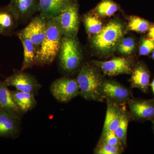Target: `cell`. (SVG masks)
Instances as JSON below:
<instances>
[{
	"label": "cell",
	"mask_w": 154,
	"mask_h": 154,
	"mask_svg": "<svg viewBox=\"0 0 154 154\" xmlns=\"http://www.w3.org/2000/svg\"><path fill=\"white\" fill-rule=\"evenodd\" d=\"M63 35L53 19L48 20L45 37L36 52L35 65L50 64L58 55Z\"/></svg>",
	"instance_id": "6da1fadb"
},
{
	"label": "cell",
	"mask_w": 154,
	"mask_h": 154,
	"mask_svg": "<svg viewBox=\"0 0 154 154\" xmlns=\"http://www.w3.org/2000/svg\"><path fill=\"white\" fill-rule=\"evenodd\" d=\"M80 95L87 100L102 101L104 96L102 92V79L96 69L89 65L83 66L77 78Z\"/></svg>",
	"instance_id": "7a4b0ae2"
},
{
	"label": "cell",
	"mask_w": 154,
	"mask_h": 154,
	"mask_svg": "<svg viewBox=\"0 0 154 154\" xmlns=\"http://www.w3.org/2000/svg\"><path fill=\"white\" fill-rule=\"evenodd\" d=\"M58 55L60 65L64 71L72 72L79 68L82 54L76 36H63Z\"/></svg>",
	"instance_id": "3957f363"
},
{
	"label": "cell",
	"mask_w": 154,
	"mask_h": 154,
	"mask_svg": "<svg viewBox=\"0 0 154 154\" xmlns=\"http://www.w3.org/2000/svg\"><path fill=\"white\" fill-rule=\"evenodd\" d=\"M123 34V27L120 23L113 21L102 28L92 39L94 47L103 53L110 52L116 47Z\"/></svg>",
	"instance_id": "277c9868"
},
{
	"label": "cell",
	"mask_w": 154,
	"mask_h": 154,
	"mask_svg": "<svg viewBox=\"0 0 154 154\" xmlns=\"http://www.w3.org/2000/svg\"><path fill=\"white\" fill-rule=\"evenodd\" d=\"M52 19L63 36H76L79 24V7L76 0Z\"/></svg>",
	"instance_id": "5b68a950"
},
{
	"label": "cell",
	"mask_w": 154,
	"mask_h": 154,
	"mask_svg": "<svg viewBox=\"0 0 154 154\" xmlns=\"http://www.w3.org/2000/svg\"><path fill=\"white\" fill-rule=\"evenodd\" d=\"M7 87L12 86L18 91L37 95L41 88V85L36 78L28 73L14 69V73L6 78L3 82Z\"/></svg>",
	"instance_id": "8992f818"
},
{
	"label": "cell",
	"mask_w": 154,
	"mask_h": 154,
	"mask_svg": "<svg viewBox=\"0 0 154 154\" xmlns=\"http://www.w3.org/2000/svg\"><path fill=\"white\" fill-rule=\"evenodd\" d=\"M50 91L57 101L66 102L80 94V89L76 79L69 78H60L51 84Z\"/></svg>",
	"instance_id": "52a82bcc"
},
{
	"label": "cell",
	"mask_w": 154,
	"mask_h": 154,
	"mask_svg": "<svg viewBox=\"0 0 154 154\" xmlns=\"http://www.w3.org/2000/svg\"><path fill=\"white\" fill-rule=\"evenodd\" d=\"M47 22L48 19L39 14L34 17L25 28L18 33L30 39L34 44L37 51L45 37Z\"/></svg>",
	"instance_id": "ba28073f"
},
{
	"label": "cell",
	"mask_w": 154,
	"mask_h": 154,
	"mask_svg": "<svg viewBox=\"0 0 154 154\" xmlns=\"http://www.w3.org/2000/svg\"><path fill=\"white\" fill-rule=\"evenodd\" d=\"M95 64L107 75L127 74L132 72L131 62L124 57L115 58L106 61H96Z\"/></svg>",
	"instance_id": "9c48e42d"
},
{
	"label": "cell",
	"mask_w": 154,
	"mask_h": 154,
	"mask_svg": "<svg viewBox=\"0 0 154 154\" xmlns=\"http://www.w3.org/2000/svg\"><path fill=\"white\" fill-rule=\"evenodd\" d=\"M21 121L0 108V137H18L21 131Z\"/></svg>",
	"instance_id": "30bf717a"
},
{
	"label": "cell",
	"mask_w": 154,
	"mask_h": 154,
	"mask_svg": "<svg viewBox=\"0 0 154 154\" xmlns=\"http://www.w3.org/2000/svg\"><path fill=\"white\" fill-rule=\"evenodd\" d=\"M19 21L10 3L8 5L0 7V34L11 36L17 28Z\"/></svg>",
	"instance_id": "8fae6325"
},
{
	"label": "cell",
	"mask_w": 154,
	"mask_h": 154,
	"mask_svg": "<svg viewBox=\"0 0 154 154\" xmlns=\"http://www.w3.org/2000/svg\"><path fill=\"white\" fill-rule=\"evenodd\" d=\"M75 0H38V12L48 20L56 17Z\"/></svg>",
	"instance_id": "7c38bea8"
},
{
	"label": "cell",
	"mask_w": 154,
	"mask_h": 154,
	"mask_svg": "<svg viewBox=\"0 0 154 154\" xmlns=\"http://www.w3.org/2000/svg\"><path fill=\"white\" fill-rule=\"evenodd\" d=\"M102 92L104 97L117 102H123L129 99L130 92L119 83L111 81L103 82Z\"/></svg>",
	"instance_id": "4fadbf2b"
},
{
	"label": "cell",
	"mask_w": 154,
	"mask_h": 154,
	"mask_svg": "<svg viewBox=\"0 0 154 154\" xmlns=\"http://www.w3.org/2000/svg\"><path fill=\"white\" fill-rule=\"evenodd\" d=\"M128 104L131 114L135 118L144 120L154 118V99L131 100Z\"/></svg>",
	"instance_id": "5bb4252c"
},
{
	"label": "cell",
	"mask_w": 154,
	"mask_h": 154,
	"mask_svg": "<svg viewBox=\"0 0 154 154\" xmlns=\"http://www.w3.org/2000/svg\"><path fill=\"white\" fill-rule=\"evenodd\" d=\"M0 108L14 118L21 120L22 114L21 110L14 102L11 91L0 81Z\"/></svg>",
	"instance_id": "9a60e30c"
},
{
	"label": "cell",
	"mask_w": 154,
	"mask_h": 154,
	"mask_svg": "<svg viewBox=\"0 0 154 154\" xmlns=\"http://www.w3.org/2000/svg\"><path fill=\"white\" fill-rule=\"evenodd\" d=\"M107 112L102 134L109 131H115L121 121L123 111L111 100L107 99Z\"/></svg>",
	"instance_id": "2e32d148"
},
{
	"label": "cell",
	"mask_w": 154,
	"mask_h": 154,
	"mask_svg": "<svg viewBox=\"0 0 154 154\" xmlns=\"http://www.w3.org/2000/svg\"><path fill=\"white\" fill-rule=\"evenodd\" d=\"M10 5L19 20H25L38 12V0H11Z\"/></svg>",
	"instance_id": "e0dca14e"
},
{
	"label": "cell",
	"mask_w": 154,
	"mask_h": 154,
	"mask_svg": "<svg viewBox=\"0 0 154 154\" xmlns=\"http://www.w3.org/2000/svg\"><path fill=\"white\" fill-rule=\"evenodd\" d=\"M150 74L148 70L143 65H138L133 72L131 78V86L146 93L149 86Z\"/></svg>",
	"instance_id": "ac0fdd59"
},
{
	"label": "cell",
	"mask_w": 154,
	"mask_h": 154,
	"mask_svg": "<svg viewBox=\"0 0 154 154\" xmlns=\"http://www.w3.org/2000/svg\"><path fill=\"white\" fill-rule=\"evenodd\" d=\"M11 92L14 102L23 114L32 110L37 105L35 95L33 94L17 90Z\"/></svg>",
	"instance_id": "d6986e66"
},
{
	"label": "cell",
	"mask_w": 154,
	"mask_h": 154,
	"mask_svg": "<svg viewBox=\"0 0 154 154\" xmlns=\"http://www.w3.org/2000/svg\"><path fill=\"white\" fill-rule=\"evenodd\" d=\"M17 36L22 42L24 49V59L21 70L24 71L32 67L35 65L37 50L33 42L29 38L18 33Z\"/></svg>",
	"instance_id": "ffe728a7"
},
{
	"label": "cell",
	"mask_w": 154,
	"mask_h": 154,
	"mask_svg": "<svg viewBox=\"0 0 154 154\" xmlns=\"http://www.w3.org/2000/svg\"><path fill=\"white\" fill-rule=\"evenodd\" d=\"M118 7L112 0H102L97 6L94 12L102 17H110L118 11Z\"/></svg>",
	"instance_id": "44dd1931"
},
{
	"label": "cell",
	"mask_w": 154,
	"mask_h": 154,
	"mask_svg": "<svg viewBox=\"0 0 154 154\" xmlns=\"http://www.w3.org/2000/svg\"><path fill=\"white\" fill-rule=\"evenodd\" d=\"M84 23L87 32L91 35H96L102 30V22L94 15H86L84 18Z\"/></svg>",
	"instance_id": "7402d4cb"
},
{
	"label": "cell",
	"mask_w": 154,
	"mask_h": 154,
	"mask_svg": "<svg viewBox=\"0 0 154 154\" xmlns=\"http://www.w3.org/2000/svg\"><path fill=\"white\" fill-rule=\"evenodd\" d=\"M128 118L127 114L123 110L121 121L114 133L122 146L126 145Z\"/></svg>",
	"instance_id": "603a6c76"
},
{
	"label": "cell",
	"mask_w": 154,
	"mask_h": 154,
	"mask_svg": "<svg viewBox=\"0 0 154 154\" xmlns=\"http://www.w3.org/2000/svg\"><path fill=\"white\" fill-rule=\"evenodd\" d=\"M128 27L130 30L139 32L145 33L150 28L148 21L140 17H133L130 20Z\"/></svg>",
	"instance_id": "cb8c5ba5"
},
{
	"label": "cell",
	"mask_w": 154,
	"mask_h": 154,
	"mask_svg": "<svg viewBox=\"0 0 154 154\" xmlns=\"http://www.w3.org/2000/svg\"><path fill=\"white\" fill-rule=\"evenodd\" d=\"M123 151V147L111 146L104 142L99 143L95 153L97 154H119Z\"/></svg>",
	"instance_id": "d4e9b609"
},
{
	"label": "cell",
	"mask_w": 154,
	"mask_h": 154,
	"mask_svg": "<svg viewBox=\"0 0 154 154\" xmlns=\"http://www.w3.org/2000/svg\"><path fill=\"white\" fill-rule=\"evenodd\" d=\"M135 48V42L133 38L127 37L122 40L118 46L119 52L124 54L132 53Z\"/></svg>",
	"instance_id": "484cf974"
},
{
	"label": "cell",
	"mask_w": 154,
	"mask_h": 154,
	"mask_svg": "<svg viewBox=\"0 0 154 154\" xmlns=\"http://www.w3.org/2000/svg\"><path fill=\"white\" fill-rule=\"evenodd\" d=\"M154 50V41L150 38H143L139 48L140 55H146Z\"/></svg>",
	"instance_id": "4316f807"
},
{
	"label": "cell",
	"mask_w": 154,
	"mask_h": 154,
	"mask_svg": "<svg viewBox=\"0 0 154 154\" xmlns=\"http://www.w3.org/2000/svg\"><path fill=\"white\" fill-rule=\"evenodd\" d=\"M100 142L105 143L111 146H123L116 135L115 133L113 131H109L102 134Z\"/></svg>",
	"instance_id": "83f0119b"
},
{
	"label": "cell",
	"mask_w": 154,
	"mask_h": 154,
	"mask_svg": "<svg viewBox=\"0 0 154 154\" xmlns=\"http://www.w3.org/2000/svg\"><path fill=\"white\" fill-rule=\"evenodd\" d=\"M148 36L149 38L154 41V25L151 27L149 29Z\"/></svg>",
	"instance_id": "f1b7e54d"
},
{
	"label": "cell",
	"mask_w": 154,
	"mask_h": 154,
	"mask_svg": "<svg viewBox=\"0 0 154 154\" xmlns=\"http://www.w3.org/2000/svg\"><path fill=\"white\" fill-rule=\"evenodd\" d=\"M150 85L151 87L152 91L153 93L154 96V78L151 84Z\"/></svg>",
	"instance_id": "f546056e"
},
{
	"label": "cell",
	"mask_w": 154,
	"mask_h": 154,
	"mask_svg": "<svg viewBox=\"0 0 154 154\" xmlns=\"http://www.w3.org/2000/svg\"><path fill=\"white\" fill-rule=\"evenodd\" d=\"M152 128L153 130V132L154 133V120H152Z\"/></svg>",
	"instance_id": "4dcf8cb0"
},
{
	"label": "cell",
	"mask_w": 154,
	"mask_h": 154,
	"mask_svg": "<svg viewBox=\"0 0 154 154\" xmlns=\"http://www.w3.org/2000/svg\"><path fill=\"white\" fill-rule=\"evenodd\" d=\"M152 57L153 59L154 60V50L153 51L152 53Z\"/></svg>",
	"instance_id": "1f68e13d"
}]
</instances>
